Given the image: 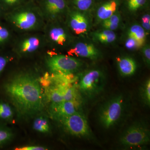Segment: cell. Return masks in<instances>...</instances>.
Masks as SVG:
<instances>
[{
    "label": "cell",
    "mask_w": 150,
    "mask_h": 150,
    "mask_svg": "<svg viewBox=\"0 0 150 150\" xmlns=\"http://www.w3.org/2000/svg\"><path fill=\"white\" fill-rule=\"evenodd\" d=\"M5 90L21 113L31 114L43 107V96L40 84L35 79L22 75L11 80L5 86Z\"/></svg>",
    "instance_id": "obj_1"
},
{
    "label": "cell",
    "mask_w": 150,
    "mask_h": 150,
    "mask_svg": "<svg viewBox=\"0 0 150 150\" xmlns=\"http://www.w3.org/2000/svg\"><path fill=\"white\" fill-rule=\"evenodd\" d=\"M123 97L117 96L106 103L99 113V120L103 127L109 129L118 123L124 109Z\"/></svg>",
    "instance_id": "obj_2"
},
{
    "label": "cell",
    "mask_w": 150,
    "mask_h": 150,
    "mask_svg": "<svg viewBox=\"0 0 150 150\" xmlns=\"http://www.w3.org/2000/svg\"><path fill=\"white\" fill-rule=\"evenodd\" d=\"M78 85L81 93L88 98L100 93L105 86L103 74L100 70H90L81 76Z\"/></svg>",
    "instance_id": "obj_3"
},
{
    "label": "cell",
    "mask_w": 150,
    "mask_h": 150,
    "mask_svg": "<svg viewBox=\"0 0 150 150\" xmlns=\"http://www.w3.org/2000/svg\"><path fill=\"white\" fill-rule=\"evenodd\" d=\"M59 121L61 122L65 130L71 135L84 138L91 137V131L86 118L80 111Z\"/></svg>",
    "instance_id": "obj_4"
},
{
    "label": "cell",
    "mask_w": 150,
    "mask_h": 150,
    "mask_svg": "<svg viewBox=\"0 0 150 150\" xmlns=\"http://www.w3.org/2000/svg\"><path fill=\"white\" fill-rule=\"evenodd\" d=\"M150 142V132L145 126L135 124L129 127L120 138L122 146L128 148L142 146Z\"/></svg>",
    "instance_id": "obj_5"
},
{
    "label": "cell",
    "mask_w": 150,
    "mask_h": 150,
    "mask_svg": "<svg viewBox=\"0 0 150 150\" xmlns=\"http://www.w3.org/2000/svg\"><path fill=\"white\" fill-rule=\"evenodd\" d=\"M48 65L54 73L71 74L79 70L82 64L79 60L64 55H54L48 60Z\"/></svg>",
    "instance_id": "obj_6"
},
{
    "label": "cell",
    "mask_w": 150,
    "mask_h": 150,
    "mask_svg": "<svg viewBox=\"0 0 150 150\" xmlns=\"http://www.w3.org/2000/svg\"><path fill=\"white\" fill-rule=\"evenodd\" d=\"M81 105V101L77 100L63 101L57 103H52L51 114L54 118L60 121L80 111Z\"/></svg>",
    "instance_id": "obj_7"
},
{
    "label": "cell",
    "mask_w": 150,
    "mask_h": 150,
    "mask_svg": "<svg viewBox=\"0 0 150 150\" xmlns=\"http://www.w3.org/2000/svg\"><path fill=\"white\" fill-rule=\"evenodd\" d=\"M11 21L19 29L28 30L34 28L38 23L37 16L30 11H20L12 15Z\"/></svg>",
    "instance_id": "obj_8"
},
{
    "label": "cell",
    "mask_w": 150,
    "mask_h": 150,
    "mask_svg": "<svg viewBox=\"0 0 150 150\" xmlns=\"http://www.w3.org/2000/svg\"><path fill=\"white\" fill-rule=\"evenodd\" d=\"M69 54L91 59H98L99 56V52L93 45L83 43H78L69 51Z\"/></svg>",
    "instance_id": "obj_9"
},
{
    "label": "cell",
    "mask_w": 150,
    "mask_h": 150,
    "mask_svg": "<svg viewBox=\"0 0 150 150\" xmlns=\"http://www.w3.org/2000/svg\"><path fill=\"white\" fill-rule=\"evenodd\" d=\"M116 61L121 75L128 76L134 74L137 69V65L134 59L129 57H118Z\"/></svg>",
    "instance_id": "obj_10"
},
{
    "label": "cell",
    "mask_w": 150,
    "mask_h": 150,
    "mask_svg": "<svg viewBox=\"0 0 150 150\" xmlns=\"http://www.w3.org/2000/svg\"><path fill=\"white\" fill-rule=\"evenodd\" d=\"M88 24L86 18L82 14L75 12L72 14L70 20V25L76 34H81L86 32Z\"/></svg>",
    "instance_id": "obj_11"
},
{
    "label": "cell",
    "mask_w": 150,
    "mask_h": 150,
    "mask_svg": "<svg viewBox=\"0 0 150 150\" xmlns=\"http://www.w3.org/2000/svg\"><path fill=\"white\" fill-rule=\"evenodd\" d=\"M69 86L52 85L47 87L46 92L47 98L52 103H57L64 101L65 91L67 87Z\"/></svg>",
    "instance_id": "obj_12"
},
{
    "label": "cell",
    "mask_w": 150,
    "mask_h": 150,
    "mask_svg": "<svg viewBox=\"0 0 150 150\" xmlns=\"http://www.w3.org/2000/svg\"><path fill=\"white\" fill-rule=\"evenodd\" d=\"M117 8V3L111 1L103 5L98 9L97 16L100 19L105 20L112 15Z\"/></svg>",
    "instance_id": "obj_13"
},
{
    "label": "cell",
    "mask_w": 150,
    "mask_h": 150,
    "mask_svg": "<svg viewBox=\"0 0 150 150\" xmlns=\"http://www.w3.org/2000/svg\"><path fill=\"white\" fill-rule=\"evenodd\" d=\"M65 7L64 0H46L45 4L46 12L50 15L58 14L62 12Z\"/></svg>",
    "instance_id": "obj_14"
},
{
    "label": "cell",
    "mask_w": 150,
    "mask_h": 150,
    "mask_svg": "<svg viewBox=\"0 0 150 150\" xmlns=\"http://www.w3.org/2000/svg\"><path fill=\"white\" fill-rule=\"evenodd\" d=\"M71 100H77L82 102L79 86L75 83L71 84L68 86L65 91L64 101Z\"/></svg>",
    "instance_id": "obj_15"
},
{
    "label": "cell",
    "mask_w": 150,
    "mask_h": 150,
    "mask_svg": "<svg viewBox=\"0 0 150 150\" xmlns=\"http://www.w3.org/2000/svg\"><path fill=\"white\" fill-rule=\"evenodd\" d=\"M40 43V40L37 38H28L22 43L21 48V51L23 53H32L38 48Z\"/></svg>",
    "instance_id": "obj_16"
},
{
    "label": "cell",
    "mask_w": 150,
    "mask_h": 150,
    "mask_svg": "<svg viewBox=\"0 0 150 150\" xmlns=\"http://www.w3.org/2000/svg\"><path fill=\"white\" fill-rule=\"evenodd\" d=\"M49 36L52 41L59 45H63L67 40L66 33L61 28H52L49 32Z\"/></svg>",
    "instance_id": "obj_17"
},
{
    "label": "cell",
    "mask_w": 150,
    "mask_h": 150,
    "mask_svg": "<svg viewBox=\"0 0 150 150\" xmlns=\"http://www.w3.org/2000/svg\"><path fill=\"white\" fill-rule=\"evenodd\" d=\"M129 37L132 38L142 45L144 43L146 33L143 27L138 25L131 26L129 32Z\"/></svg>",
    "instance_id": "obj_18"
},
{
    "label": "cell",
    "mask_w": 150,
    "mask_h": 150,
    "mask_svg": "<svg viewBox=\"0 0 150 150\" xmlns=\"http://www.w3.org/2000/svg\"><path fill=\"white\" fill-rule=\"evenodd\" d=\"M97 40L102 43H110L116 39V35L112 30L106 29L95 34Z\"/></svg>",
    "instance_id": "obj_19"
},
{
    "label": "cell",
    "mask_w": 150,
    "mask_h": 150,
    "mask_svg": "<svg viewBox=\"0 0 150 150\" xmlns=\"http://www.w3.org/2000/svg\"><path fill=\"white\" fill-rule=\"evenodd\" d=\"M33 126L35 130L41 133H47L50 130L48 121L46 118L42 117H39L35 119Z\"/></svg>",
    "instance_id": "obj_20"
},
{
    "label": "cell",
    "mask_w": 150,
    "mask_h": 150,
    "mask_svg": "<svg viewBox=\"0 0 150 150\" xmlns=\"http://www.w3.org/2000/svg\"><path fill=\"white\" fill-rule=\"evenodd\" d=\"M120 22V18L116 15H112L108 18L105 20L103 25L106 29L114 30L118 27Z\"/></svg>",
    "instance_id": "obj_21"
},
{
    "label": "cell",
    "mask_w": 150,
    "mask_h": 150,
    "mask_svg": "<svg viewBox=\"0 0 150 150\" xmlns=\"http://www.w3.org/2000/svg\"><path fill=\"white\" fill-rule=\"evenodd\" d=\"M13 115V111L9 104L0 102V118L4 120L9 119Z\"/></svg>",
    "instance_id": "obj_22"
},
{
    "label": "cell",
    "mask_w": 150,
    "mask_h": 150,
    "mask_svg": "<svg viewBox=\"0 0 150 150\" xmlns=\"http://www.w3.org/2000/svg\"><path fill=\"white\" fill-rule=\"evenodd\" d=\"M142 98L147 105L150 104V80H147L143 86L142 90Z\"/></svg>",
    "instance_id": "obj_23"
},
{
    "label": "cell",
    "mask_w": 150,
    "mask_h": 150,
    "mask_svg": "<svg viewBox=\"0 0 150 150\" xmlns=\"http://www.w3.org/2000/svg\"><path fill=\"white\" fill-rule=\"evenodd\" d=\"M75 2L80 10L86 11L90 7L92 4V0H75Z\"/></svg>",
    "instance_id": "obj_24"
},
{
    "label": "cell",
    "mask_w": 150,
    "mask_h": 150,
    "mask_svg": "<svg viewBox=\"0 0 150 150\" xmlns=\"http://www.w3.org/2000/svg\"><path fill=\"white\" fill-rule=\"evenodd\" d=\"M146 0H129L128 6L131 11H136L144 5Z\"/></svg>",
    "instance_id": "obj_25"
},
{
    "label": "cell",
    "mask_w": 150,
    "mask_h": 150,
    "mask_svg": "<svg viewBox=\"0 0 150 150\" xmlns=\"http://www.w3.org/2000/svg\"><path fill=\"white\" fill-rule=\"evenodd\" d=\"M143 45L139 43L137 40L131 37H129L126 43L125 46L126 48L129 50H135L137 48H140Z\"/></svg>",
    "instance_id": "obj_26"
},
{
    "label": "cell",
    "mask_w": 150,
    "mask_h": 150,
    "mask_svg": "<svg viewBox=\"0 0 150 150\" xmlns=\"http://www.w3.org/2000/svg\"><path fill=\"white\" fill-rule=\"evenodd\" d=\"M11 134L5 129H0V144L6 142L10 139Z\"/></svg>",
    "instance_id": "obj_27"
},
{
    "label": "cell",
    "mask_w": 150,
    "mask_h": 150,
    "mask_svg": "<svg viewBox=\"0 0 150 150\" xmlns=\"http://www.w3.org/2000/svg\"><path fill=\"white\" fill-rule=\"evenodd\" d=\"M142 23L143 27L146 30H149L150 29V15H145L142 18Z\"/></svg>",
    "instance_id": "obj_28"
},
{
    "label": "cell",
    "mask_w": 150,
    "mask_h": 150,
    "mask_svg": "<svg viewBox=\"0 0 150 150\" xmlns=\"http://www.w3.org/2000/svg\"><path fill=\"white\" fill-rule=\"evenodd\" d=\"M9 35L8 30L5 28L0 26V42L8 39Z\"/></svg>",
    "instance_id": "obj_29"
},
{
    "label": "cell",
    "mask_w": 150,
    "mask_h": 150,
    "mask_svg": "<svg viewBox=\"0 0 150 150\" xmlns=\"http://www.w3.org/2000/svg\"><path fill=\"white\" fill-rule=\"evenodd\" d=\"M46 148L41 146H28L22 147L18 148L16 149L17 150H45Z\"/></svg>",
    "instance_id": "obj_30"
},
{
    "label": "cell",
    "mask_w": 150,
    "mask_h": 150,
    "mask_svg": "<svg viewBox=\"0 0 150 150\" xmlns=\"http://www.w3.org/2000/svg\"><path fill=\"white\" fill-rule=\"evenodd\" d=\"M144 54L145 59L148 64H149L150 61V49L149 47H146L144 50Z\"/></svg>",
    "instance_id": "obj_31"
},
{
    "label": "cell",
    "mask_w": 150,
    "mask_h": 150,
    "mask_svg": "<svg viewBox=\"0 0 150 150\" xmlns=\"http://www.w3.org/2000/svg\"><path fill=\"white\" fill-rule=\"evenodd\" d=\"M7 60L5 57L0 56V73L2 71L7 63Z\"/></svg>",
    "instance_id": "obj_32"
},
{
    "label": "cell",
    "mask_w": 150,
    "mask_h": 150,
    "mask_svg": "<svg viewBox=\"0 0 150 150\" xmlns=\"http://www.w3.org/2000/svg\"><path fill=\"white\" fill-rule=\"evenodd\" d=\"M5 3L9 5H13L18 3L19 0H3Z\"/></svg>",
    "instance_id": "obj_33"
}]
</instances>
